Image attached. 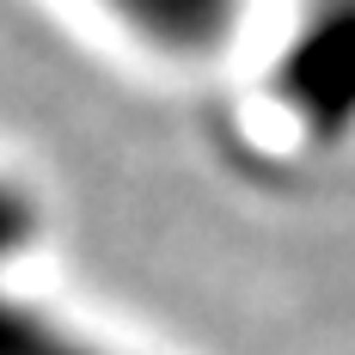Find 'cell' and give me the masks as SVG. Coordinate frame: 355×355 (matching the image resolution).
Masks as SVG:
<instances>
[{
	"instance_id": "cell-1",
	"label": "cell",
	"mask_w": 355,
	"mask_h": 355,
	"mask_svg": "<svg viewBox=\"0 0 355 355\" xmlns=\"http://www.w3.org/2000/svg\"><path fill=\"white\" fill-rule=\"evenodd\" d=\"M276 98L319 141L355 129V0H319L276 62Z\"/></svg>"
},
{
	"instance_id": "cell-2",
	"label": "cell",
	"mask_w": 355,
	"mask_h": 355,
	"mask_svg": "<svg viewBox=\"0 0 355 355\" xmlns=\"http://www.w3.org/2000/svg\"><path fill=\"white\" fill-rule=\"evenodd\" d=\"M105 6L129 31H141V43H159L172 55L214 49L239 12V0H105Z\"/></svg>"
},
{
	"instance_id": "cell-3",
	"label": "cell",
	"mask_w": 355,
	"mask_h": 355,
	"mask_svg": "<svg viewBox=\"0 0 355 355\" xmlns=\"http://www.w3.org/2000/svg\"><path fill=\"white\" fill-rule=\"evenodd\" d=\"M0 355H110V349L73 337L62 319L37 313V306H25V300L0 294Z\"/></svg>"
},
{
	"instance_id": "cell-4",
	"label": "cell",
	"mask_w": 355,
	"mask_h": 355,
	"mask_svg": "<svg viewBox=\"0 0 355 355\" xmlns=\"http://www.w3.org/2000/svg\"><path fill=\"white\" fill-rule=\"evenodd\" d=\"M31 233H37V202L12 178H0V263L31 245Z\"/></svg>"
}]
</instances>
